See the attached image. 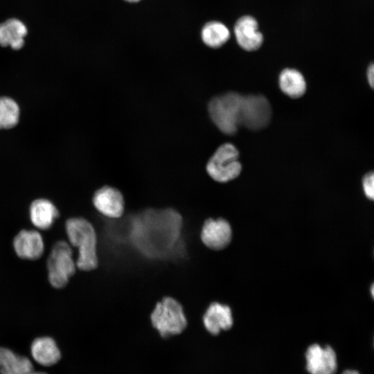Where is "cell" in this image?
<instances>
[{"label": "cell", "instance_id": "6da1fadb", "mask_svg": "<svg viewBox=\"0 0 374 374\" xmlns=\"http://www.w3.org/2000/svg\"><path fill=\"white\" fill-rule=\"evenodd\" d=\"M66 233L71 247L78 249L76 267L82 271H91L99 266L97 231L84 217L69 218L65 224Z\"/></svg>", "mask_w": 374, "mask_h": 374}, {"label": "cell", "instance_id": "7a4b0ae2", "mask_svg": "<svg viewBox=\"0 0 374 374\" xmlns=\"http://www.w3.org/2000/svg\"><path fill=\"white\" fill-rule=\"evenodd\" d=\"M151 327L163 339L179 336L188 328L184 307L176 299L166 296L157 302L149 316Z\"/></svg>", "mask_w": 374, "mask_h": 374}, {"label": "cell", "instance_id": "3957f363", "mask_svg": "<svg viewBox=\"0 0 374 374\" xmlns=\"http://www.w3.org/2000/svg\"><path fill=\"white\" fill-rule=\"evenodd\" d=\"M242 96L229 91L212 98L208 103L209 117L223 134H235L239 125Z\"/></svg>", "mask_w": 374, "mask_h": 374}, {"label": "cell", "instance_id": "277c9868", "mask_svg": "<svg viewBox=\"0 0 374 374\" xmlns=\"http://www.w3.org/2000/svg\"><path fill=\"white\" fill-rule=\"evenodd\" d=\"M76 269L72 247L66 241L57 242L47 260L48 279L51 286L64 287Z\"/></svg>", "mask_w": 374, "mask_h": 374}, {"label": "cell", "instance_id": "5b68a950", "mask_svg": "<svg viewBox=\"0 0 374 374\" xmlns=\"http://www.w3.org/2000/svg\"><path fill=\"white\" fill-rule=\"evenodd\" d=\"M238 157L239 152L234 145L223 143L209 158L206 170L214 181L219 183L229 182L237 178L242 171Z\"/></svg>", "mask_w": 374, "mask_h": 374}, {"label": "cell", "instance_id": "8992f818", "mask_svg": "<svg viewBox=\"0 0 374 374\" xmlns=\"http://www.w3.org/2000/svg\"><path fill=\"white\" fill-rule=\"evenodd\" d=\"M271 109L268 100L262 95L242 96L239 125L256 131L269 123Z\"/></svg>", "mask_w": 374, "mask_h": 374}, {"label": "cell", "instance_id": "52a82bcc", "mask_svg": "<svg viewBox=\"0 0 374 374\" xmlns=\"http://www.w3.org/2000/svg\"><path fill=\"white\" fill-rule=\"evenodd\" d=\"M199 239L203 245L211 251L225 249L232 239V229L229 222L222 217H208L200 229Z\"/></svg>", "mask_w": 374, "mask_h": 374}, {"label": "cell", "instance_id": "ba28073f", "mask_svg": "<svg viewBox=\"0 0 374 374\" xmlns=\"http://www.w3.org/2000/svg\"><path fill=\"white\" fill-rule=\"evenodd\" d=\"M94 208L108 219H119L125 211V200L121 191L111 186L98 188L92 197Z\"/></svg>", "mask_w": 374, "mask_h": 374}, {"label": "cell", "instance_id": "9c48e42d", "mask_svg": "<svg viewBox=\"0 0 374 374\" xmlns=\"http://www.w3.org/2000/svg\"><path fill=\"white\" fill-rule=\"evenodd\" d=\"M201 320L204 329L213 336L218 335L222 331L229 330L233 324L231 308L217 301L208 304Z\"/></svg>", "mask_w": 374, "mask_h": 374}, {"label": "cell", "instance_id": "30bf717a", "mask_svg": "<svg viewBox=\"0 0 374 374\" xmlns=\"http://www.w3.org/2000/svg\"><path fill=\"white\" fill-rule=\"evenodd\" d=\"M306 368L310 374H335L337 368L336 353L330 346L321 348L315 344L305 353Z\"/></svg>", "mask_w": 374, "mask_h": 374}, {"label": "cell", "instance_id": "8fae6325", "mask_svg": "<svg viewBox=\"0 0 374 374\" xmlns=\"http://www.w3.org/2000/svg\"><path fill=\"white\" fill-rule=\"evenodd\" d=\"M14 250L19 258L25 260H36L44 251L42 235L36 230L23 229L13 239Z\"/></svg>", "mask_w": 374, "mask_h": 374}, {"label": "cell", "instance_id": "7c38bea8", "mask_svg": "<svg viewBox=\"0 0 374 374\" xmlns=\"http://www.w3.org/2000/svg\"><path fill=\"white\" fill-rule=\"evenodd\" d=\"M234 33L239 46L245 51L258 49L263 42V36L258 30L257 21L251 16H243L235 23Z\"/></svg>", "mask_w": 374, "mask_h": 374}, {"label": "cell", "instance_id": "4fadbf2b", "mask_svg": "<svg viewBox=\"0 0 374 374\" xmlns=\"http://www.w3.org/2000/svg\"><path fill=\"white\" fill-rule=\"evenodd\" d=\"M29 216L31 223L40 230H46L59 216L54 204L44 198L35 199L30 205Z\"/></svg>", "mask_w": 374, "mask_h": 374}, {"label": "cell", "instance_id": "5bb4252c", "mask_svg": "<svg viewBox=\"0 0 374 374\" xmlns=\"http://www.w3.org/2000/svg\"><path fill=\"white\" fill-rule=\"evenodd\" d=\"M28 33L26 25L19 19L11 18L0 24V45L19 50L24 45Z\"/></svg>", "mask_w": 374, "mask_h": 374}, {"label": "cell", "instance_id": "9a60e30c", "mask_svg": "<svg viewBox=\"0 0 374 374\" xmlns=\"http://www.w3.org/2000/svg\"><path fill=\"white\" fill-rule=\"evenodd\" d=\"M31 355L39 364L51 366L61 357V353L55 341L49 337L36 338L30 347Z\"/></svg>", "mask_w": 374, "mask_h": 374}, {"label": "cell", "instance_id": "2e32d148", "mask_svg": "<svg viewBox=\"0 0 374 374\" xmlns=\"http://www.w3.org/2000/svg\"><path fill=\"white\" fill-rule=\"evenodd\" d=\"M33 366L26 357L0 347V374H30Z\"/></svg>", "mask_w": 374, "mask_h": 374}, {"label": "cell", "instance_id": "e0dca14e", "mask_svg": "<svg viewBox=\"0 0 374 374\" xmlns=\"http://www.w3.org/2000/svg\"><path fill=\"white\" fill-rule=\"evenodd\" d=\"M280 90L292 98L303 96L306 91V82L302 73L294 69H285L278 78Z\"/></svg>", "mask_w": 374, "mask_h": 374}, {"label": "cell", "instance_id": "ac0fdd59", "mask_svg": "<svg viewBox=\"0 0 374 374\" xmlns=\"http://www.w3.org/2000/svg\"><path fill=\"white\" fill-rule=\"evenodd\" d=\"M203 42L208 47L217 48L224 45L229 39L230 32L222 22L212 21L206 23L201 31Z\"/></svg>", "mask_w": 374, "mask_h": 374}, {"label": "cell", "instance_id": "d6986e66", "mask_svg": "<svg viewBox=\"0 0 374 374\" xmlns=\"http://www.w3.org/2000/svg\"><path fill=\"white\" fill-rule=\"evenodd\" d=\"M20 118L18 103L8 96H0V130H8L15 127Z\"/></svg>", "mask_w": 374, "mask_h": 374}, {"label": "cell", "instance_id": "ffe728a7", "mask_svg": "<svg viewBox=\"0 0 374 374\" xmlns=\"http://www.w3.org/2000/svg\"><path fill=\"white\" fill-rule=\"evenodd\" d=\"M362 186L365 195L373 200L374 198V175L373 172L364 175L362 179Z\"/></svg>", "mask_w": 374, "mask_h": 374}, {"label": "cell", "instance_id": "44dd1931", "mask_svg": "<svg viewBox=\"0 0 374 374\" xmlns=\"http://www.w3.org/2000/svg\"><path fill=\"white\" fill-rule=\"evenodd\" d=\"M366 77L368 80V82L371 88H373L374 86V65L373 64H371L368 69L366 72Z\"/></svg>", "mask_w": 374, "mask_h": 374}, {"label": "cell", "instance_id": "7402d4cb", "mask_svg": "<svg viewBox=\"0 0 374 374\" xmlns=\"http://www.w3.org/2000/svg\"><path fill=\"white\" fill-rule=\"evenodd\" d=\"M341 374H359V373L357 371L346 370V371H344Z\"/></svg>", "mask_w": 374, "mask_h": 374}, {"label": "cell", "instance_id": "603a6c76", "mask_svg": "<svg viewBox=\"0 0 374 374\" xmlns=\"http://www.w3.org/2000/svg\"><path fill=\"white\" fill-rule=\"evenodd\" d=\"M124 1H127L129 3H136L141 0H124Z\"/></svg>", "mask_w": 374, "mask_h": 374}, {"label": "cell", "instance_id": "cb8c5ba5", "mask_svg": "<svg viewBox=\"0 0 374 374\" xmlns=\"http://www.w3.org/2000/svg\"><path fill=\"white\" fill-rule=\"evenodd\" d=\"M30 374H46V373H42V372H35L33 371Z\"/></svg>", "mask_w": 374, "mask_h": 374}, {"label": "cell", "instance_id": "d4e9b609", "mask_svg": "<svg viewBox=\"0 0 374 374\" xmlns=\"http://www.w3.org/2000/svg\"><path fill=\"white\" fill-rule=\"evenodd\" d=\"M371 294L373 296V286L371 287Z\"/></svg>", "mask_w": 374, "mask_h": 374}]
</instances>
